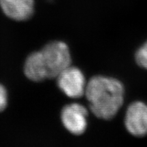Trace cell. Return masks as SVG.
<instances>
[{
	"instance_id": "4",
	"label": "cell",
	"mask_w": 147,
	"mask_h": 147,
	"mask_svg": "<svg viewBox=\"0 0 147 147\" xmlns=\"http://www.w3.org/2000/svg\"><path fill=\"white\" fill-rule=\"evenodd\" d=\"M88 111L77 103L65 106L61 113L62 123L66 129L74 135H81L87 127Z\"/></svg>"
},
{
	"instance_id": "6",
	"label": "cell",
	"mask_w": 147,
	"mask_h": 147,
	"mask_svg": "<svg viewBox=\"0 0 147 147\" xmlns=\"http://www.w3.org/2000/svg\"><path fill=\"white\" fill-rule=\"evenodd\" d=\"M0 7L9 18L25 21L34 13V0H0Z\"/></svg>"
},
{
	"instance_id": "7",
	"label": "cell",
	"mask_w": 147,
	"mask_h": 147,
	"mask_svg": "<svg viewBox=\"0 0 147 147\" xmlns=\"http://www.w3.org/2000/svg\"><path fill=\"white\" fill-rule=\"evenodd\" d=\"M24 72L29 80L34 82H40L48 78L47 71L40 51L29 55L24 65Z\"/></svg>"
},
{
	"instance_id": "8",
	"label": "cell",
	"mask_w": 147,
	"mask_h": 147,
	"mask_svg": "<svg viewBox=\"0 0 147 147\" xmlns=\"http://www.w3.org/2000/svg\"><path fill=\"white\" fill-rule=\"evenodd\" d=\"M136 60L140 67L147 69V42L138 50Z\"/></svg>"
},
{
	"instance_id": "1",
	"label": "cell",
	"mask_w": 147,
	"mask_h": 147,
	"mask_svg": "<svg viewBox=\"0 0 147 147\" xmlns=\"http://www.w3.org/2000/svg\"><path fill=\"white\" fill-rule=\"evenodd\" d=\"M124 94L123 85L118 80L96 76L87 82L84 95L93 115L97 118L109 120L122 106Z\"/></svg>"
},
{
	"instance_id": "9",
	"label": "cell",
	"mask_w": 147,
	"mask_h": 147,
	"mask_svg": "<svg viewBox=\"0 0 147 147\" xmlns=\"http://www.w3.org/2000/svg\"><path fill=\"white\" fill-rule=\"evenodd\" d=\"M8 104V93L5 88L0 84V113L6 108Z\"/></svg>"
},
{
	"instance_id": "5",
	"label": "cell",
	"mask_w": 147,
	"mask_h": 147,
	"mask_svg": "<svg viewBox=\"0 0 147 147\" xmlns=\"http://www.w3.org/2000/svg\"><path fill=\"white\" fill-rule=\"evenodd\" d=\"M125 125L127 131L136 137L147 134V105L142 102L132 103L127 110Z\"/></svg>"
},
{
	"instance_id": "3",
	"label": "cell",
	"mask_w": 147,
	"mask_h": 147,
	"mask_svg": "<svg viewBox=\"0 0 147 147\" xmlns=\"http://www.w3.org/2000/svg\"><path fill=\"white\" fill-rule=\"evenodd\" d=\"M57 84L61 91L71 98H79L85 94L86 83L84 74L72 66L66 68L57 77Z\"/></svg>"
},
{
	"instance_id": "2",
	"label": "cell",
	"mask_w": 147,
	"mask_h": 147,
	"mask_svg": "<svg viewBox=\"0 0 147 147\" xmlns=\"http://www.w3.org/2000/svg\"><path fill=\"white\" fill-rule=\"evenodd\" d=\"M48 78H57L61 72L71 65L69 47L65 42L53 41L40 51Z\"/></svg>"
}]
</instances>
